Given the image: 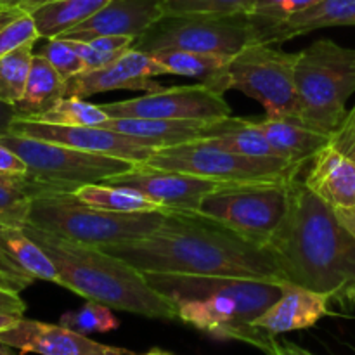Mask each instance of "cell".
<instances>
[{
	"label": "cell",
	"mask_w": 355,
	"mask_h": 355,
	"mask_svg": "<svg viewBox=\"0 0 355 355\" xmlns=\"http://www.w3.org/2000/svg\"><path fill=\"white\" fill-rule=\"evenodd\" d=\"M146 276H191L284 283L272 257L201 214L168 210L153 234L104 246Z\"/></svg>",
	"instance_id": "obj_1"
},
{
	"label": "cell",
	"mask_w": 355,
	"mask_h": 355,
	"mask_svg": "<svg viewBox=\"0 0 355 355\" xmlns=\"http://www.w3.org/2000/svg\"><path fill=\"white\" fill-rule=\"evenodd\" d=\"M263 248L284 283L333 300H347L355 286V236L298 177L290 184L286 214Z\"/></svg>",
	"instance_id": "obj_2"
},
{
	"label": "cell",
	"mask_w": 355,
	"mask_h": 355,
	"mask_svg": "<svg viewBox=\"0 0 355 355\" xmlns=\"http://www.w3.org/2000/svg\"><path fill=\"white\" fill-rule=\"evenodd\" d=\"M23 229L52 260L59 272V286L113 311L163 321L179 319L177 305L125 260L30 224Z\"/></svg>",
	"instance_id": "obj_3"
},
{
	"label": "cell",
	"mask_w": 355,
	"mask_h": 355,
	"mask_svg": "<svg viewBox=\"0 0 355 355\" xmlns=\"http://www.w3.org/2000/svg\"><path fill=\"white\" fill-rule=\"evenodd\" d=\"M177 305L179 319L218 340H236L269 352L276 338L253 326L277 298L284 283L191 276H146Z\"/></svg>",
	"instance_id": "obj_4"
},
{
	"label": "cell",
	"mask_w": 355,
	"mask_h": 355,
	"mask_svg": "<svg viewBox=\"0 0 355 355\" xmlns=\"http://www.w3.org/2000/svg\"><path fill=\"white\" fill-rule=\"evenodd\" d=\"M297 113L293 120L331 137L347 118L355 94V49L321 38L298 52L295 62Z\"/></svg>",
	"instance_id": "obj_5"
},
{
	"label": "cell",
	"mask_w": 355,
	"mask_h": 355,
	"mask_svg": "<svg viewBox=\"0 0 355 355\" xmlns=\"http://www.w3.org/2000/svg\"><path fill=\"white\" fill-rule=\"evenodd\" d=\"M166 211L114 214L82 203L75 193H45L31 200L26 224L83 245L104 246L153 234Z\"/></svg>",
	"instance_id": "obj_6"
},
{
	"label": "cell",
	"mask_w": 355,
	"mask_h": 355,
	"mask_svg": "<svg viewBox=\"0 0 355 355\" xmlns=\"http://www.w3.org/2000/svg\"><path fill=\"white\" fill-rule=\"evenodd\" d=\"M0 141L26 163V179L38 187L40 194L75 193L78 187L104 184L139 165L10 132L0 135Z\"/></svg>",
	"instance_id": "obj_7"
},
{
	"label": "cell",
	"mask_w": 355,
	"mask_h": 355,
	"mask_svg": "<svg viewBox=\"0 0 355 355\" xmlns=\"http://www.w3.org/2000/svg\"><path fill=\"white\" fill-rule=\"evenodd\" d=\"M298 52H286L272 44H250L232 55L225 68L205 85L224 96L239 90L257 99L267 116L295 118V62Z\"/></svg>",
	"instance_id": "obj_8"
},
{
	"label": "cell",
	"mask_w": 355,
	"mask_h": 355,
	"mask_svg": "<svg viewBox=\"0 0 355 355\" xmlns=\"http://www.w3.org/2000/svg\"><path fill=\"white\" fill-rule=\"evenodd\" d=\"M257 31L250 14H163L144 35L135 38L130 49L155 54L159 51L205 52L232 58L250 44Z\"/></svg>",
	"instance_id": "obj_9"
},
{
	"label": "cell",
	"mask_w": 355,
	"mask_h": 355,
	"mask_svg": "<svg viewBox=\"0 0 355 355\" xmlns=\"http://www.w3.org/2000/svg\"><path fill=\"white\" fill-rule=\"evenodd\" d=\"M144 165L159 170L193 173L222 182H290L300 177L305 163L286 158H253L236 155L205 141L184 142L158 149Z\"/></svg>",
	"instance_id": "obj_10"
},
{
	"label": "cell",
	"mask_w": 355,
	"mask_h": 355,
	"mask_svg": "<svg viewBox=\"0 0 355 355\" xmlns=\"http://www.w3.org/2000/svg\"><path fill=\"white\" fill-rule=\"evenodd\" d=\"M290 182H231L208 194L198 214L253 245L266 246L288 208Z\"/></svg>",
	"instance_id": "obj_11"
},
{
	"label": "cell",
	"mask_w": 355,
	"mask_h": 355,
	"mask_svg": "<svg viewBox=\"0 0 355 355\" xmlns=\"http://www.w3.org/2000/svg\"><path fill=\"white\" fill-rule=\"evenodd\" d=\"M110 118H151V120H224L232 110L224 96L205 83L172 87L134 99L103 104Z\"/></svg>",
	"instance_id": "obj_12"
},
{
	"label": "cell",
	"mask_w": 355,
	"mask_h": 355,
	"mask_svg": "<svg viewBox=\"0 0 355 355\" xmlns=\"http://www.w3.org/2000/svg\"><path fill=\"white\" fill-rule=\"evenodd\" d=\"M9 132L38 141L58 142L94 155L128 159L134 163H146L158 149L165 148L156 141L130 137L110 128L68 127V125H54L45 121L23 120V118H16L10 123Z\"/></svg>",
	"instance_id": "obj_13"
},
{
	"label": "cell",
	"mask_w": 355,
	"mask_h": 355,
	"mask_svg": "<svg viewBox=\"0 0 355 355\" xmlns=\"http://www.w3.org/2000/svg\"><path fill=\"white\" fill-rule=\"evenodd\" d=\"M104 184L134 187L166 210L198 214L201 201L208 194L231 182L207 179V177L186 172H175V170L153 168L144 163H139L134 170L113 177Z\"/></svg>",
	"instance_id": "obj_14"
},
{
	"label": "cell",
	"mask_w": 355,
	"mask_h": 355,
	"mask_svg": "<svg viewBox=\"0 0 355 355\" xmlns=\"http://www.w3.org/2000/svg\"><path fill=\"white\" fill-rule=\"evenodd\" d=\"M168 75L165 66L151 54L128 49L113 64L92 71H82L66 80L64 97L85 99L96 94L110 90H142V92H159L165 87L153 80L155 76Z\"/></svg>",
	"instance_id": "obj_15"
},
{
	"label": "cell",
	"mask_w": 355,
	"mask_h": 355,
	"mask_svg": "<svg viewBox=\"0 0 355 355\" xmlns=\"http://www.w3.org/2000/svg\"><path fill=\"white\" fill-rule=\"evenodd\" d=\"M0 342L24 354L38 355H135L121 347L104 345L62 324L19 319L12 328L0 333Z\"/></svg>",
	"instance_id": "obj_16"
},
{
	"label": "cell",
	"mask_w": 355,
	"mask_h": 355,
	"mask_svg": "<svg viewBox=\"0 0 355 355\" xmlns=\"http://www.w3.org/2000/svg\"><path fill=\"white\" fill-rule=\"evenodd\" d=\"M159 17H163L159 0H110L89 19L58 38L80 42H89L106 35L139 38Z\"/></svg>",
	"instance_id": "obj_17"
},
{
	"label": "cell",
	"mask_w": 355,
	"mask_h": 355,
	"mask_svg": "<svg viewBox=\"0 0 355 355\" xmlns=\"http://www.w3.org/2000/svg\"><path fill=\"white\" fill-rule=\"evenodd\" d=\"M245 118L229 116L224 120H151V118H110L99 127L137 139L156 141L163 146L201 141L227 134L243 125Z\"/></svg>",
	"instance_id": "obj_18"
},
{
	"label": "cell",
	"mask_w": 355,
	"mask_h": 355,
	"mask_svg": "<svg viewBox=\"0 0 355 355\" xmlns=\"http://www.w3.org/2000/svg\"><path fill=\"white\" fill-rule=\"evenodd\" d=\"M331 300L329 295L284 283L283 295L253 321V326L274 338L283 333L309 329L329 314Z\"/></svg>",
	"instance_id": "obj_19"
},
{
	"label": "cell",
	"mask_w": 355,
	"mask_h": 355,
	"mask_svg": "<svg viewBox=\"0 0 355 355\" xmlns=\"http://www.w3.org/2000/svg\"><path fill=\"white\" fill-rule=\"evenodd\" d=\"M0 272L21 290L35 281L59 284V272L47 253L24 232L23 227L0 224Z\"/></svg>",
	"instance_id": "obj_20"
},
{
	"label": "cell",
	"mask_w": 355,
	"mask_h": 355,
	"mask_svg": "<svg viewBox=\"0 0 355 355\" xmlns=\"http://www.w3.org/2000/svg\"><path fill=\"white\" fill-rule=\"evenodd\" d=\"M253 23L257 31L255 44L277 45L321 28L355 26V0H321L279 23L266 24L255 19Z\"/></svg>",
	"instance_id": "obj_21"
},
{
	"label": "cell",
	"mask_w": 355,
	"mask_h": 355,
	"mask_svg": "<svg viewBox=\"0 0 355 355\" xmlns=\"http://www.w3.org/2000/svg\"><path fill=\"white\" fill-rule=\"evenodd\" d=\"M304 182L335 210L355 208V159L333 144L326 146L312 158Z\"/></svg>",
	"instance_id": "obj_22"
},
{
	"label": "cell",
	"mask_w": 355,
	"mask_h": 355,
	"mask_svg": "<svg viewBox=\"0 0 355 355\" xmlns=\"http://www.w3.org/2000/svg\"><path fill=\"white\" fill-rule=\"evenodd\" d=\"M253 123L263 132L274 153L290 162L309 165L321 149L331 144L329 135L312 130L293 118H253Z\"/></svg>",
	"instance_id": "obj_23"
},
{
	"label": "cell",
	"mask_w": 355,
	"mask_h": 355,
	"mask_svg": "<svg viewBox=\"0 0 355 355\" xmlns=\"http://www.w3.org/2000/svg\"><path fill=\"white\" fill-rule=\"evenodd\" d=\"M64 83L66 80H62L54 66L44 55L35 52L24 94L14 106L17 118L33 120L38 114L51 110L59 99L64 97Z\"/></svg>",
	"instance_id": "obj_24"
},
{
	"label": "cell",
	"mask_w": 355,
	"mask_h": 355,
	"mask_svg": "<svg viewBox=\"0 0 355 355\" xmlns=\"http://www.w3.org/2000/svg\"><path fill=\"white\" fill-rule=\"evenodd\" d=\"M110 0H49L30 10L40 38H58L89 19Z\"/></svg>",
	"instance_id": "obj_25"
},
{
	"label": "cell",
	"mask_w": 355,
	"mask_h": 355,
	"mask_svg": "<svg viewBox=\"0 0 355 355\" xmlns=\"http://www.w3.org/2000/svg\"><path fill=\"white\" fill-rule=\"evenodd\" d=\"M75 196L82 203L104 211L114 214H153V211H168L149 200L141 191L128 186L114 184H87L75 191Z\"/></svg>",
	"instance_id": "obj_26"
},
{
	"label": "cell",
	"mask_w": 355,
	"mask_h": 355,
	"mask_svg": "<svg viewBox=\"0 0 355 355\" xmlns=\"http://www.w3.org/2000/svg\"><path fill=\"white\" fill-rule=\"evenodd\" d=\"M151 55L165 66L168 75L191 76L200 80V83H210L231 59L225 55L189 51H159Z\"/></svg>",
	"instance_id": "obj_27"
},
{
	"label": "cell",
	"mask_w": 355,
	"mask_h": 355,
	"mask_svg": "<svg viewBox=\"0 0 355 355\" xmlns=\"http://www.w3.org/2000/svg\"><path fill=\"white\" fill-rule=\"evenodd\" d=\"M40 191L24 177L0 175V224L24 227L30 215L31 200Z\"/></svg>",
	"instance_id": "obj_28"
},
{
	"label": "cell",
	"mask_w": 355,
	"mask_h": 355,
	"mask_svg": "<svg viewBox=\"0 0 355 355\" xmlns=\"http://www.w3.org/2000/svg\"><path fill=\"white\" fill-rule=\"evenodd\" d=\"M35 44H26L0 59V103L16 106L24 94Z\"/></svg>",
	"instance_id": "obj_29"
},
{
	"label": "cell",
	"mask_w": 355,
	"mask_h": 355,
	"mask_svg": "<svg viewBox=\"0 0 355 355\" xmlns=\"http://www.w3.org/2000/svg\"><path fill=\"white\" fill-rule=\"evenodd\" d=\"M33 120L68 127H99L101 123L110 120V116L97 104L87 103L80 97H62L51 110L38 114Z\"/></svg>",
	"instance_id": "obj_30"
},
{
	"label": "cell",
	"mask_w": 355,
	"mask_h": 355,
	"mask_svg": "<svg viewBox=\"0 0 355 355\" xmlns=\"http://www.w3.org/2000/svg\"><path fill=\"white\" fill-rule=\"evenodd\" d=\"M211 146L225 149V151L236 153L243 156H253V158H274L277 156L274 149L270 148L269 141L263 135V132L253 123V118H245L243 125H239L234 130L227 134L215 135L210 139H201ZM281 158V156H279Z\"/></svg>",
	"instance_id": "obj_31"
},
{
	"label": "cell",
	"mask_w": 355,
	"mask_h": 355,
	"mask_svg": "<svg viewBox=\"0 0 355 355\" xmlns=\"http://www.w3.org/2000/svg\"><path fill=\"white\" fill-rule=\"evenodd\" d=\"M59 324L87 336L92 333H110L120 328V321L113 314V309L90 300H87V304L78 311L62 314Z\"/></svg>",
	"instance_id": "obj_32"
},
{
	"label": "cell",
	"mask_w": 355,
	"mask_h": 355,
	"mask_svg": "<svg viewBox=\"0 0 355 355\" xmlns=\"http://www.w3.org/2000/svg\"><path fill=\"white\" fill-rule=\"evenodd\" d=\"M255 0H159L163 14H210V16H229V14H248Z\"/></svg>",
	"instance_id": "obj_33"
},
{
	"label": "cell",
	"mask_w": 355,
	"mask_h": 355,
	"mask_svg": "<svg viewBox=\"0 0 355 355\" xmlns=\"http://www.w3.org/2000/svg\"><path fill=\"white\" fill-rule=\"evenodd\" d=\"M37 54L44 55L54 66L55 71L62 76V80H69L78 73L85 71L82 58L75 51L71 42L64 38H45V44L40 45Z\"/></svg>",
	"instance_id": "obj_34"
},
{
	"label": "cell",
	"mask_w": 355,
	"mask_h": 355,
	"mask_svg": "<svg viewBox=\"0 0 355 355\" xmlns=\"http://www.w3.org/2000/svg\"><path fill=\"white\" fill-rule=\"evenodd\" d=\"M40 40L35 21L30 12H23L0 28V59L26 44H37Z\"/></svg>",
	"instance_id": "obj_35"
},
{
	"label": "cell",
	"mask_w": 355,
	"mask_h": 355,
	"mask_svg": "<svg viewBox=\"0 0 355 355\" xmlns=\"http://www.w3.org/2000/svg\"><path fill=\"white\" fill-rule=\"evenodd\" d=\"M321 0H255L250 9V16L259 23L272 24L288 19Z\"/></svg>",
	"instance_id": "obj_36"
},
{
	"label": "cell",
	"mask_w": 355,
	"mask_h": 355,
	"mask_svg": "<svg viewBox=\"0 0 355 355\" xmlns=\"http://www.w3.org/2000/svg\"><path fill=\"white\" fill-rule=\"evenodd\" d=\"M21 288L12 279L0 272V311L24 318L26 305L21 298Z\"/></svg>",
	"instance_id": "obj_37"
},
{
	"label": "cell",
	"mask_w": 355,
	"mask_h": 355,
	"mask_svg": "<svg viewBox=\"0 0 355 355\" xmlns=\"http://www.w3.org/2000/svg\"><path fill=\"white\" fill-rule=\"evenodd\" d=\"M69 42H71L75 51L78 52V55L82 58L83 66H85V71L106 68V66L113 64V62L121 55V54H114V52L97 51V49H94L89 42H80V40H69Z\"/></svg>",
	"instance_id": "obj_38"
},
{
	"label": "cell",
	"mask_w": 355,
	"mask_h": 355,
	"mask_svg": "<svg viewBox=\"0 0 355 355\" xmlns=\"http://www.w3.org/2000/svg\"><path fill=\"white\" fill-rule=\"evenodd\" d=\"M331 144L343 155L355 159V106L347 113L342 127L331 135Z\"/></svg>",
	"instance_id": "obj_39"
},
{
	"label": "cell",
	"mask_w": 355,
	"mask_h": 355,
	"mask_svg": "<svg viewBox=\"0 0 355 355\" xmlns=\"http://www.w3.org/2000/svg\"><path fill=\"white\" fill-rule=\"evenodd\" d=\"M26 173V163H24L12 149L7 148V146L0 141V175L24 177Z\"/></svg>",
	"instance_id": "obj_40"
},
{
	"label": "cell",
	"mask_w": 355,
	"mask_h": 355,
	"mask_svg": "<svg viewBox=\"0 0 355 355\" xmlns=\"http://www.w3.org/2000/svg\"><path fill=\"white\" fill-rule=\"evenodd\" d=\"M135 38L121 37V35H106V37H96L89 40L94 49L101 52H114V54H123L125 51L132 47Z\"/></svg>",
	"instance_id": "obj_41"
},
{
	"label": "cell",
	"mask_w": 355,
	"mask_h": 355,
	"mask_svg": "<svg viewBox=\"0 0 355 355\" xmlns=\"http://www.w3.org/2000/svg\"><path fill=\"white\" fill-rule=\"evenodd\" d=\"M266 355H315V354L309 352V350H305L304 347L297 345V343H291V342L279 343L277 340H274L269 352Z\"/></svg>",
	"instance_id": "obj_42"
},
{
	"label": "cell",
	"mask_w": 355,
	"mask_h": 355,
	"mask_svg": "<svg viewBox=\"0 0 355 355\" xmlns=\"http://www.w3.org/2000/svg\"><path fill=\"white\" fill-rule=\"evenodd\" d=\"M16 118H17V113L16 110H14V106H9V104L6 103H0V135L9 132L10 123H12Z\"/></svg>",
	"instance_id": "obj_43"
},
{
	"label": "cell",
	"mask_w": 355,
	"mask_h": 355,
	"mask_svg": "<svg viewBox=\"0 0 355 355\" xmlns=\"http://www.w3.org/2000/svg\"><path fill=\"white\" fill-rule=\"evenodd\" d=\"M335 211L336 215H338L340 222H342V224L355 236V208H347V210L340 208V210H335Z\"/></svg>",
	"instance_id": "obj_44"
},
{
	"label": "cell",
	"mask_w": 355,
	"mask_h": 355,
	"mask_svg": "<svg viewBox=\"0 0 355 355\" xmlns=\"http://www.w3.org/2000/svg\"><path fill=\"white\" fill-rule=\"evenodd\" d=\"M23 12H26V10L19 9V7H6V9H0V28Z\"/></svg>",
	"instance_id": "obj_45"
},
{
	"label": "cell",
	"mask_w": 355,
	"mask_h": 355,
	"mask_svg": "<svg viewBox=\"0 0 355 355\" xmlns=\"http://www.w3.org/2000/svg\"><path fill=\"white\" fill-rule=\"evenodd\" d=\"M7 2H9L10 7H19V9L30 12V10H33L35 7H38L40 3L49 2V0H7Z\"/></svg>",
	"instance_id": "obj_46"
},
{
	"label": "cell",
	"mask_w": 355,
	"mask_h": 355,
	"mask_svg": "<svg viewBox=\"0 0 355 355\" xmlns=\"http://www.w3.org/2000/svg\"><path fill=\"white\" fill-rule=\"evenodd\" d=\"M19 319H23L21 315H14V314H9V312H3L0 311V333L7 331L9 328H12L14 324H16Z\"/></svg>",
	"instance_id": "obj_47"
},
{
	"label": "cell",
	"mask_w": 355,
	"mask_h": 355,
	"mask_svg": "<svg viewBox=\"0 0 355 355\" xmlns=\"http://www.w3.org/2000/svg\"><path fill=\"white\" fill-rule=\"evenodd\" d=\"M14 350H16V349L9 347V345H7V343L0 342V355H19V354L14 352Z\"/></svg>",
	"instance_id": "obj_48"
},
{
	"label": "cell",
	"mask_w": 355,
	"mask_h": 355,
	"mask_svg": "<svg viewBox=\"0 0 355 355\" xmlns=\"http://www.w3.org/2000/svg\"><path fill=\"white\" fill-rule=\"evenodd\" d=\"M141 355H173V354L166 352V350H162V349H151V350H149V352L141 354Z\"/></svg>",
	"instance_id": "obj_49"
},
{
	"label": "cell",
	"mask_w": 355,
	"mask_h": 355,
	"mask_svg": "<svg viewBox=\"0 0 355 355\" xmlns=\"http://www.w3.org/2000/svg\"><path fill=\"white\" fill-rule=\"evenodd\" d=\"M347 300L352 302V304H355V286L352 288V290L349 291V297H347Z\"/></svg>",
	"instance_id": "obj_50"
},
{
	"label": "cell",
	"mask_w": 355,
	"mask_h": 355,
	"mask_svg": "<svg viewBox=\"0 0 355 355\" xmlns=\"http://www.w3.org/2000/svg\"><path fill=\"white\" fill-rule=\"evenodd\" d=\"M6 7H10L7 0H0V9H6Z\"/></svg>",
	"instance_id": "obj_51"
}]
</instances>
